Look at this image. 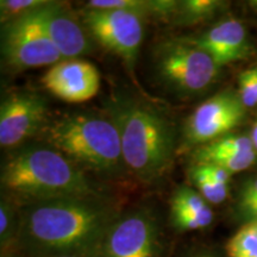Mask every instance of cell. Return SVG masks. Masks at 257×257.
Returning a JSON list of instances; mask_svg holds the SVG:
<instances>
[{
    "label": "cell",
    "instance_id": "cell-25",
    "mask_svg": "<svg viewBox=\"0 0 257 257\" xmlns=\"http://www.w3.org/2000/svg\"><path fill=\"white\" fill-rule=\"evenodd\" d=\"M240 206H242L243 210L246 212V214H249V216L252 218V220L257 221V201L242 204Z\"/></svg>",
    "mask_w": 257,
    "mask_h": 257
},
{
    "label": "cell",
    "instance_id": "cell-18",
    "mask_svg": "<svg viewBox=\"0 0 257 257\" xmlns=\"http://www.w3.org/2000/svg\"><path fill=\"white\" fill-rule=\"evenodd\" d=\"M195 165H213L229 172L230 174L248 169L256 161V152L236 153V154H216L194 157Z\"/></svg>",
    "mask_w": 257,
    "mask_h": 257
},
{
    "label": "cell",
    "instance_id": "cell-19",
    "mask_svg": "<svg viewBox=\"0 0 257 257\" xmlns=\"http://www.w3.org/2000/svg\"><path fill=\"white\" fill-rule=\"evenodd\" d=\"M255 150L251 138L248 136H225L210 142L194 153V157L216 155V154H236ZM256 152V150H255Z\"/></svg>",
    "mask_w": 257,
    "mask_h": 257
},
{
    "label": "cell",
    "instance_id": "cell-24",
    "mask_svg": "<svg viewBox=\"0 0 257 257\" xmlns=\"http://www.w3.org/2000/svg\"><path fill=\"white\" fill-rule=\"evenodd\" d=\"M200 166L205 169V172H206L207 174L214 180V181L219 182V184H223V185L229 184V180L231 176L229 172H226L225 169L220 168V167L213 166V165H200Z\"/></svg>",
    "mask_w": 257,
    "mask_h": 257
},
{
    "label": "cell",
    "instance_id": "cell-3",
    "mask_svg": "<svg viewBox=\"0 0 257 257\" xmlns=\"http://www.w3.org/2000/svg\"><path fill=\"white\" fill-rule=\"evenodd\" d=\"M2 188L22 205L49 199L96 195L83 169L50 146H28L2 167Z\"/></svg>",
    "mask_w": 257,
    "mask_h": 257
},
{
    "label": "cell",
    "instance_id": "cell-14",
    "mask_svg": "<svg viewBox=\"0 0 257 257\" xmlns=\"http://www.w3.org/2000/svg\"><path fill=\"white\" fill-rule=\"evenodd\" d=\"M170 219L179 231L200 230L210 226L213 212L199 192L187 186L179 187L170 201Z\"/></svg>",
    "mask_w": 257,
    "mask_h": 257
},
{
    "label": "cell",
    "instance_id": "cell-1",
    "mask_svg": "<svg viewBox=\"0 0 257 257\" xmlns=\"http://www.w3.org/2000/svg\"><path fill=\"white\" fill-rule=\"evenodd\" d=\"M118 218L98 195L30 202L21 208L16 249L24 257H99Z\"/></svg>",
    "mask_w": 257,
    "mask_h": 257
},
{
    "label": "cell",
    "instance_id": "cell-8",
    "mask_svg": "<svg viewBox=\"0 0 257 257\" xmlns=\"http://www.w3.org/2000/svg\"><path fill=\"white\" fill-rule=\"evenodd\" d=\"M159 224L148 211L119 217L110 227L99 257H160Z\"/></svg>",
    "mask_w": 257,
    "mask_h": 257
},
{
    "label": "cell",
    "instance_id": "cell-13",
    "mask_svg": "<svg viewBox=\"0 0 257 257\" xmlns=\"http://www.w3.org/2000/svg\"><path fill=\"white\" fill-rule=\"evenodd\" d=\"M189 42L206 51L219 67L244 59L249 54L245 27L233 18L219 22L201 36Z\"/></svg>",
    "mask_w": 257,
    "mask_h": 257
},
{
    "label": "cell",
    "instance_id": "cell-26",
    "mask_svg": "<svg viewBox=\"0 0 257 257\" xmlns=\"http://www.w3.org/2000/svg\"><path fill=\"white\" fill-rule=\"evenodd\" d=\"M249 73V76L250 79H251V82L253 85V87L256 89V93H257V68H251V69H246Z\"/></svg>",
    "mask_w": 257,
    "mask_h": 257
},
{
    "label": "cell",
    "instance_id": "cell-2",
    "mask_svg": "<svg viewBox=\"0 0 257 257\" xmlns=\"http://www.w3.org/2000/svg\"><path fill=\"white\" fill-rule=\"evenodd\" d=\"M107 112L119 133L125 166L146 184L162 179L174 155L169 121L146 102L121 94L108 100Z\"/></svg>",
    "mask_w": 257,
    "mask_h": 257
},
{
    "label": "cell",
    "instance_id": "cell-11",
    "mask_svg": "<svg viewBox=\"0 0 257 257\" xmlns=\"http://www.w3.org/2000/svg\"><path fill=\"white\" fill-rule=\"evenodd\" d=\"M42 83L61 100L85 102L91 100L100 88V75L94 64L80 59H67L47 70Z\"/></svg>",
    "mask_w": 257,
    "mask_h": 257
},
{
    "label": "cell",
    "instance_id": "cell-22",
    "mask_svg": "<svg viewBox=\"0 0 257 257\" xmlns=\"http://www.w3.org/2000/svg\"><path fill=\"white\" fill-rule=\"evenodd\" d=\"M86 10H127L137 14H150V0H92L86 4Z\"/></svg>",
    "mask_w": 257,
    "mask_h": 257
},
{
    "label": "cell",
    "instance_id": "cell-15",
    "mask_svg": "<svg viewBox=\"0 0 257 257\" xmlns=\"http://www.w3.org/2000/svg\"><path fill=\"white\" fill-rule=\"evenodd\" d=\"M21 227V210L15 206V201L3 195L0 201V245L2 252L15 250Z\"/></svg>",
    "mask_w": 257,
    "mask_h": 257
},
{
    "label": "cell",
    "instance_id": "cell-5",
    "mask_svg": "<svg viewBox=\"0 0 257 257\" xmlns=\"http://www.w3.org/2000/svg\"><path fill=\"white\" fill-rule=\"evenodd\" d=\"M160 81L180 95H194L210 87L220 67L206 51L187 40L167 41L155 51Z\"/></svg>",
    "mask_w": 257,
    "mask_h": 257
},
{
    "label": "cell",
    "instance_id": "cell-4",
    "mask_svg": "<svg viewBox=\"0 0 257 257\" xmlns=\"http://www.w3.org/2000/svg\"><path fill=\"white\" fill-rule=\"evenodd\" d=\"M44 140L81 169L101 175H119L125 162L120 136L110 117L94 113L63 115L48 123Z\"/></svg>",
    "mask_w": 257,
    "mask_h": 257
},
{
    "label": "cell",
    "instance_id": "cell-23",
    "mask_svg": "<svg viewBox=\"0 0 257 257\" xmlns=\"http://www.w3.org/2000/svg\"><path fill=\"white\" fill-rule=\"evenodd\" d=\"M239 83V98L240 101L243 102V105L245 107H253L257 105V93L256 89L253 87L251 79H250L248 70H244L243 73H240L238 78Z\"/></svg>",
    "mask_w": 257,
    "mask_h": 257
},
{
    "label": "cell",
    "instance_id": "cell-17",
    "mask_svg": "<svg viewBox=\"0 0 257 257\" xmlns=\"http://www.w3.org/2000/svg\"><path fill=\"white\" fill-rule=\"evenodd\" d=\"M229 257H257V221L243 225L226 244Z\"/></svg>",
    "mask_w": 257,
    "mask_h": 257
},
{
    "label": "cell",
    "instance_id": "cell-28",
    "mask_svg": "<svg viewBox=\"0 0 257 257\" xmlns=\"http://www.w3.org/2000/svg\"><path fill=\"white\" fill-rule=\"evenodd\" d=\"M2 257H24V256L19 251H17V250H12V251L2 252Z\"/></svg>",
    "mask_w": 257,
    "mask_h": 257
},
{
    "label": "cell",
    "instance_id": "cell-9",
    "mask_svg": "<svg viewBox=\"0 0 257 257\" xmlns=\"http://www.w3.org/2000/svg\"><path fill=\"white\" fill-rule=\"evenodd\" d=\"M245 106L238 94L226 91L205 100L189 115L185 140L191 144H207L221 138L242 123Z\"/></svg>",
    "mask_w": 257,
    "mask_h": 257
},
{
    "label": "cell",
    "instance_id": "cell-27",
    "mask_svg": "<svg viewBox=\"0 0 257 257\" xmlns=\"http://www.w3.org/2000/svg\"><path fill=\"white\" fill-rule=\"evenodd\" d=\"M250 138H251V142L253 144V148H255V150L257 153V119H256L255 124H253V126H252L251 136H250Z\"/></svg>",
    "mask_w": 257,
    "mask_h": 257
},
{
    "label": "cell",
    "instance_id": "cell-20",
    "mask_svg": "<svg viewBox=\"0 0 257 257\" xmlns=\"http://www.w3.org/2000/svg\"><path fill=\"white\" fill-rule=\"evenodd\" d=\"M191 179L195 187L199 189L202 198L207 202L220 204L227 198V185L214 181L200 165L193 167L191 170Z\"/></svg>",
    "mask_w": 257,
    "mask_h": 257
},
{
    "label": "cell",
    "instance_id": "cell-10",
    "mask_svg": "<svg viewBox=\"0 0 257 257\" xmlns=\"http://www.w3.org/2000/svg\"><path fill=\"white\" fill-rule=\"evenodd\" d=\"M48 106L41 94L10 93L0 106V146L16 148L46 126Z\"/></svg>",
    "mask_w": 257,
    "mask_h": 257
},
{
    "label": "cell",
    "instance_id": "cell-6",
    "mask_svg": "<svg viewBox=\"0 0 257 257\" xmlns=\"http://www.w3.org/2000/svg\"><path fill=\"white\" fill-rule=\"evenodd\" d=\"M35 11L3 25V57L14 69L54 66L66 60L47 36Z\"/></svg>",
    "mask_w": 257,
    "mask_h": 257
},
{
    "label": "cell",
    "instance_id": "cell-7",
    "mask_svg": "<svg viewBox=\"0 0 257 257\" xmlns=\"http://www.w3.org/2000/svg\"><path fill=\"white\" fill-rule=\"evenodd\" d=\"M82 18L93 38L133 70L143 41V16L127 10H86Z\"/></svg>",
    "mask_w": 257,
    "mask_h": 257
},
{
    "label": "cell",
    "instance_id": "cell-29",
    "mask_svg": "<svg viewBox=\"0 0 257 257\" xmlns=\"http://www.w3.org/2000/svg\"><path fill=\"white\" fill-rule=\"evenodd\" d=\"M192 257H213V256H210V255H195V256H192Z\"/></svg>",
    "mask_w": 257,
    "mask_h": 257
},
{
    "label": "cell",
    "instance_id": "cell-12",
    "mask_svg": "<svg viewBox=\"0 0 257 257\" xmlns=\"http://www.w3.org/2000/svg\"><path fill=\"white\" fill-rule=\"evenodd\" d=\"M35 14L47 36L66 60L78 59L92 51L86 31L62 3L48 2Z\"/></svg>",
    "mask_w": 257,
    "mask_h": 257
},
{
    "label": "cell",
    "instance_id": "cell-16",
    "mask_svg": "<svg viewBox=\"0 0 257 257\" xmlns=\"http://www.w3.org/2000/svg\"><path fill=\"white\" fill-rule=\"evenodd\" d=\"M223 5L216 0H186L180 2L175 15L176 24L192 25L210 18Z\"/></svg>",
    "mask_w": 257,
    "mask_h": 257
},
{
    "label": "cell",
    "instance_id": "cell-30",
    "mask_svg": "<svg viewBox=\"0 0 257 257\" xmlns=\"http://www.w3.org/2000/svg\"><path fill=\"white\" fill-rule=\"evenodd\" d=\"M59 257H78V256H59Z\"/></svg>",
    "mask_w": 257,
    "mask_h": 257
},
{
    "label": "cell",
    "instance_id": "cell-21",
    "mask_svg": "<svg viewBox=\"0 0 257 257\" xmlns=\"http://www.w3.org/2000/svg\"><path fill=\"white\" fill-rule=\"evenodd\" d=\"M47 0H2L0 2V17L2 24L23 17L35 10L47 4Z\"/></svg>",
    "mask_w": 257,
    "mask_h": 257
}]
</instances>
